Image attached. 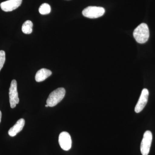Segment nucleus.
Wrapping results in <instances>:
<instances>
[{"label": "nucleus", "instance_id": "obj_1", "mask_svg": "<svg viewBox=\"0 0 155 155\" xmlns=\"http://www.w3.org/2000/svg\"><path fill=\"white\" fill-rule=\"evenodd\" d=\"M133 36L136 41L140 44H144L149 38L148 26L146 23H141L134 30Z\"/></svg>", "mask_w": 155, "mask_h": 155}, {"label": "nucleus", "instance_id": "obj_2", "mask_svg": "<svg viewBox=\"0 0 155 155\" xmlns=\"http://www.w3.org/2000/svg\"><path fill=\"white\" fill-rule=\"evenodd\" d=\"M65 94L66 90L63 87L55 90L49 96L47 100V104L50 107H54L64 99Z\"/></svg>", "mask_w": 155, "mask_h": 155}, {"label": "nucleus", "instance_id": "obj_3", "mask_svg": "<svg viewBox=\"0 0 155 155\" xmlns=\"http://www.w3.org/2000/svg\"><path fill=\"white\" fill-rule=\"evenodd\" d=\"M105 12V10L102 7L89 6L82 11V14L87 18L95 19L102 16Z\"/></svg>", "mask_w": 155, "mask_h": 155}, {"label": "nucleus", "instance_id": "obj_4", "mask_svg": "<svg viewBox=\"0 0 155 155\" xmlns=\"http://www.w3.org/2000/svg\"><path fill=\"white\" fill-rule=\"evenodd\" d=\"M153 140L152 132L147 130L143 134L140 144V151L142 155H148L149 153Z\"/></svg>", "mask_w": 155, "mask_h": 155}, {"label": "nucleus", "instance_id": "obj_5", "mask_svg": "<svg viewBox=\"0 0 155 155\" xmlns=\"http://www.w3.org/2000/svg\"><path fill=\"white\" fill-rule=\"evenodd\" d=\"M17 82L16 80H13L11 82V86L9 89V99L10 105L11 108H14L19 103L17 92Z\"/></svg>", "mask_w": 155, "mask_h": 155}, {"label": "nucleus", "instance_id": "obj_6", "mask_svg": "<svg viewBox=\"0 0 155 155\" xmlns=\"http://www.w3.org/2000/svg\"><path fill=\"white\" fill-rule=\"evenodd\" d=\"M59 143L61 148L68 151L72 147V139L70 134L66 131L61 132L59 137Z\"/></svg>", "mask_w": 155, "mask_h": 155}, {"label": "nucleus", "instance_id": "obj_7", "mask_svg": "<svg viewBox=\"0 0 155 155\" xmlns=\"http://www.w3.org/2000/svg\"><path fill=\"white\" fill-rule=\"evenodd\" d=\"M149 95V92L148 90L146 88L143 89L142 91L139 99L135 106L134 110L136 113H140L144 109L148 102Z\"/></svg>", "mask_w": 155, "mask_h": 155}, {"label": "nucleus", "instance_id": "obj_8", "mask_svg": "<svg viewBox=\"0 0 155 155\" xmlns=\"http://www.w3.org/2000/svg\"><path fill=\"white\" fill-rule=\"evenodd\" d=\"M22 0H8L0 5L1 8L5 12H10L17 8L20 6Z\"/></svg>", "mask_w": 155, "mask_h": 155}, {"label": "nucleus", "instance_id": "obj_9", "mask_svg": "<svg viewBox=\"0 0 155 155\" xmlns=\"http://www.w3.org/2000/svg\"><path fill=\"white\" fill-rule=\"evenodd\" d=\"M25 121L23 119H19L17 121L12 127L9 129L8 131L9 135L11 137L15 136L17 134L19 133L23 129L25 125Z\"/></svg>", "mask_w": 155, "mask_h": 155}, {"label": "nucleus", "instance_id": "obj_10", "mask_svg": "<svg viewBox=\"0 0 155 155\" xmlns=\"http://www.w3.org/2000/svg\"><path fill=\"white\" fill-rule=\"evenodd\" d=\"M51 74L52 72L51 70L43 68L37 72L35 76V80L37 82H41L51 76Z\"/></svg>", "mask_w": 155, "mask_h": 155}, {"label": "nucleus", "instance_id": "obj_11", "mask_svg": "<svg viewBox=\"0 0 155 155\" xmlns=\"http://www.w3.org/2000/svg\"><path fill=\"white\" fill-rule=\"evenodd\" d=\"M33 23L30 20L25 21L22 25V30L23 33L29 34L32 32Z\"/></svg>", "mask_w": 155, "mask_h": 155}, {"label": "nucleus", "instance_id": "obj_12", "mask_svg": "<svg viewBox=\"0 0 155 155\" xmlns=\"http://www.w3.org/2000/svg\"><path fill=\"white\" fill-rule=\"evenodd\" d=\"M51 8L49 5L47 3H44L39 8V12L42 15H46L51 12Z\"/></svg>", "mask_w": 155, "mask_h": 155}, {"label": "nucleus", "instance_id": "obj_13", "mask_svg": "<svg viewBox=\"0 0 155 155\" xmlns=\"http://www.w3.org/2000/svg\"><path fill=\"white\" fill-rule=\"evenodd\" d=\"M5 60V53L4 51H0V71L4 66Z\"/></svg>", "mask_w": 155, "mask_h": 155}, {"label": "nucleus", "instance_id": "obj_14", "mask_svg": "<svg viewBox=\"0 0 155 155\" xmlns=\"http://www.w3.org/2000/svg\"><path fill=\"white\" fill-rule=\"evenodd\" d=\"M2 112H1V111H0V123H1V119H2Z\"/></svg>", "mask_w": 155, "mask_h": 155}, {"label": "nucleus", "instance_id": "obj_15", "mask_svg": "<svg viewBox=\"0 0 155 155\" xmlns=\"http://www.w3.org/2000/svg\"><path fill=\"white\" fill-rule=\"evenodd\" d=\"M49 107V106H48V104L46 105L45 107Z\"/></svg>", "mask_w": 155, "mask_h": 155}]
</instances>
